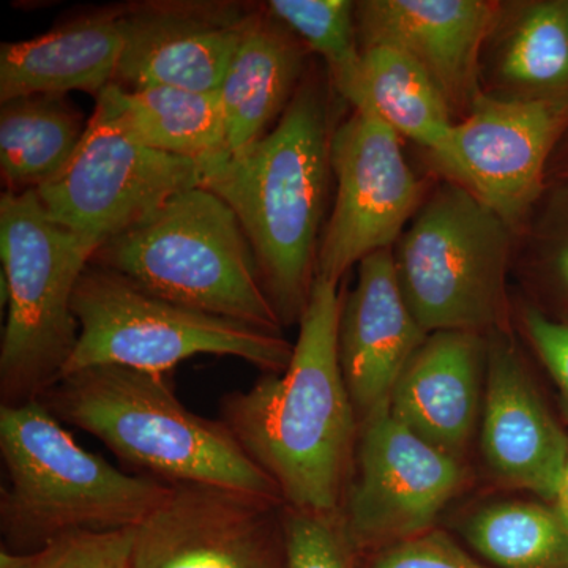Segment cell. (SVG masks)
I'll use <instances>...</instances> for the list:
<instances>
[{
	"mask_svg": "<svg viewBox=\"0 0 568 568\" xmlns=\"http://www.w3.org/2000/svg\"><path fill=\"white\" fill-rule=\"evenodd\" d=\"M308 54L304 41L261 6L219 89L230 155L274 129L304 80Z\"/></svg>",
	"mask_w": 568,
	"mask_h": 568,
	"instance_id": "cell-20",
	"label": "cell"
},
{
	"mask_svg": "<svg viewBox=\"0 0 568 568\" xmlns=\"http://www.w3.org/2000/svg\"><path fill=\"white\" fill-rule=\"evenodd\" d=\"M73 313L80 338L61 377L100 365L168 375L203 354L283 373L294 353L283 335L175 305L92 263L74 290Z\"/></svg>",
	"mask_w": 568,
	"mask_h": 568,
	"instance_id": "cell-8",
	"label": "cell"
},
{
	"mask_svg": "<svg viewBox=\"0 0 568 568\" xmlns=\"http://www.w3.org/2000/svg\"><path fill=\"white\" fill-rule=\"evenodd\" d=\"M515 261L568 308V182L548 181L517 233Z\"/></svg>",
	"mask_w": 568,
	"mask_h": 568,
	"instance_id": "cell-27",
	"label": "cell"
},
{
	"mask_svg": "<svg viewBox=\"0 0 568 568\" xmlns=\"http://www.w3.org/2000/svg\"><path fill=\"white\" fill-rule=\"evenodd\" d=\"M552 504H555V506L562 511L564 517L568 519V462L566 470H564L562 474V480H560L558 495H556L555 503Z\"/></svg>",
	"mask_w": 568,
	"mask_h": 568,
	"instance_id": "cell-33",
	"label": "cell"
},
{
	"mask_svg": "<svg viewBox=\"0 0 568 568\" xmlns=\"http://www.w3.org/2000/svg\"><path fill=\"white\" fill-rule=\"evenodd\" d=\"M568 132V93L503 100L481 93L429 152L435 173L457 183L518 233L547 189L552 153Z\"/></svg>",
	"mask_w": 568,
	"mask_h": 568,
	"instance_id": "cell-10",
	"label": "cell"
},
{
	"mask_svg": "<svg viewBox=\"0 0 568 568\" xmlns=\"http://www.w3.org/2000/svg\"><path fill=\"white\" fill-rule=\"evenodd\" d=\"M89 121L67 95L39 93L2 103L0 170L10 192L39 190L73 159Z\"/></svg>",
	"mask_w": 568,
	"mask_h": 568,
	"instance_id": "cell-24",
	"label": "cell"
},
{
	"mask_svg": "<svg viewBox=\"0 0 568 568\" xmlns=\"http://www.w3.org/2000/svg\"><path fill=\"white\" fill-rule=\"evenodd\" d=\"M361 568H493L440 528L377 549L361 558Z\"/></svg>",
	"mask_w": 568,
	"mask_h": 568,
	"instance_id": "cell-30",
	"label": "cell"
},
{
	"mask_svg": "<svg viewBox=\"0 0 568 568\" xmlns=\"http://www.w3.org/2000/svg\"><path fill=\"white\" fill-rule=\"evenodd\" d=\"M519 324L534 353L568 398V324L530 305L523 306Z\"/></svg>",
	"mask_w": 568,
	"mask_h": 568,
	"instance_id": "cell-31",
	"label": "cell"
},
{
	"mask_svg": "<svg viewBox=\"0 0 568 568\" xmlns=\"http://www.w3.org/2000/svg\"><path fill=\"white\" fill-rule=\"evenodd\" d=\"M91 263L175 305L283 335L244 227L203 185L104 242Z\"/></svg>",
	"mask_w": 568,
	"mask_h": 568,
	"instance_id": "cell-5",
	"label": "cell"
},
{
	"mask_svg": "<svg viewBox=\"0 0 568 568\" xmlns=\"http://www.w3.org/2000/svg\"><path fill=\"white\" fill-rule=\"evenodd\" d=\"M123 6L78 14L31 40L0 47V102L39 93L99 97L115 82L123 50Z\"/></svg>",
	"mask_w": 568,
	"mask_h": 568,
	"instance_id": "cell-19",
	"label": "cell"
},
{
	"mask_svg": "<svg viewBox=\"0 0 568 568\" xmlns=\"http://www.w3.org/2000/svg\"><path fill=\"white\" fill-rule=\"evenodd\" d=\"M548 181L568 182V132L559 142L548 168Z\"/></svg>",
	"mask_w": 568,
	"mask_h": 568,
	"instance_id": "cell-32",
	"label": "cell"
},
{
	"mask_svg": "<svg viewBox=\"0 0 568 568\" xmlns=\"http://www.w3.org/2000/svg\"><path fill=\"white\" fill-rule=\"evenodd\" d=\"M97 250L55 222L37 190L0 197V406L36 402L62 376L80 338L74 290Z\"/></svg>",
	"mask_w": 568,
	"mask_h": 568,
	"instance_id": "cell-6",
	"label": "cell"
},
{
	"mask_svg": "<svg viewBox=\"0 0 568 568\" xmlns=\"http://www.w3.org/2000/svg\"><path fill=\"white\" fill-rule=\"evenodd\" d=\"M506 7L497 0H362L355 2L358 47L409 55L458 122L484 93L481 58Z\"/></svg>",
	"mask_w": 568,
	"mask_h": 568,
	"instance_id": "cell-15",
	"label": "cell"
},
{
	"mask_svg": "<svg viewBox=\"0 0 568 568\" xmlns=\"http://www.w3.org/2000/svg\"><path fill=\"white\" fill-rule=\"evenodd\" d=\"M566 7H567V17H568V0H566Z\"/></svg>",
	"mask_w": 568,
	"mask_h": 568,
	"instance_id": "cell-34",
	"label": "cell"
},
{
	"mask_svg": "<svg viewBox=\"0 0 568 568\" xmlns=\"http://www.w3.org/2000/svg\"><path fill=\"white\" fill-rule=\"evenodd\" d=\"M342 308L338 284L316 278L290 366L220 402L219 420L293 510H342L353 476L358 418L339 364Z\"/></svg>",
	"mask_w": 568,
	"mask_h": 568,
	"instance_id": "cell-1",
	"label": "cell"
},
{
	"mask_svg": "<svg viewBox=\"0 0 568 568\" xmlns=\"http://www.w3.org/2000/svg\"><path fill=\"white\" fill-rule=\"evenodd\" d=\"M197 185L201 164L142 144L99 95L73 159L37 192L55 222L100 248Z\"/></svg>",
	"mask_w": 568,
	"mask_h": 568,
	"instance_id": "cell-9",
	"label": "cell"
},
{
	"mask_svg": "<svg viewBox=\"0 0 568 568\" xmlns=\"http://www.w3.org/2000/svg\"><path fill=\"white\" fill-rule=\"evenodd\" d=\"M328 78L306 70L274 129L203 170V186L230 205L260 265L283 327L298 324L316 282L332 175Z\"/></svg>",
	"mask_w": 568,
	"mask_h": 568,
	"instance_id": "cell-2",
	"label": "cell"
},
{
	"mask_svg": "<svg viewBox=\"0 0 568 568\" xmlns=\"http://www.w3.org/2000/svg\"><path fill=\"white\" fill-rule=\"evenodd\" d=\"M260 7L233 0H145L123 6L114 84L219 92Z\"/></svg>",
	"mask_w": 568,
	"mask_h": 568,
	"instance_id": "cell-14",
	"label": "cell"
},
{
	"mask_svg": "<svg viewBox=\"0 0 568 568\" xmlns=\"http://www.w3.org/2000/svg\"><path fill=\"white\" fill-rule=\"evenodd\" d=\"M469 480L465 462L444 454L381 407L358 425L353 476L343 500L361 558L437 528Z\"/></svg>",
	"mask_w": 568,
	"mask_h": 568,
	"instance_id": "cell-11",
	"label": "cell"
},
{
	"mask_svg": "<svg viewBox=\"0 0 568 568\" xmlns=\"http://www.w3.org/2000/svg\"><path fill=\"white\" fill-rule=\"evenodd\" d=\"M287 568H361L342 510L332 514L286 507Z\"/></svg>",
	"mask_w": 568,
	"mask_h": 568,
	"instance_id": "cell-29",
	"label": "cell"
},
{
	"mask_svg": "<svg viewBox=\"0 0 568 568\" xmlns=\"http://www.w3.org/2000/svg\"><path fill=\"white\" fill-rule=\"evenodd\" d=\"M134 529L73 534L33 552L2 548L0 568H130Z\"/></svg>",
	"mask_w": 568,
	"mask_h": 568,
	"instance_id": "cell-28",
	"label": "cell"
},
{
	"mask_svg": "<svg viewBox=\"0 0 568 568\" xmlns=\"http://www.w3.org/2000/svg\"><path fill=\"white\" fill-rule=\"evenodd\" d=\"M331 160L335 203L316 278L339 284L369 254L394 248L428 193L407 163L399 134L366 112L353 111L335 126Z\"/></svg>",
	"mask_w": 568,
	"mask_h": 568,
	"instance_id": "cell-12",
	"label": "cell"
},
{
	"mask_svg": "<svg viewBox=\"0 0 568 568\" xmlns=\"http://www.w3.org/2000/svg\"><path fill=\"white\" fill-rule=\"evenodd\" d=\"M480 446L497 484L555 503L568 462V437L549 414L511 332L487 336Z\"/></svg>",
	"mask_w": 568,
	"mask_h": 568,
	"instance_id": "cell-16",
	"label": "cell"
},
{
	"mask_svg": "<svg viewBox=\"0 0 568 568\" xmlns=\"http://www.w3.org/2000/svg\"><path fill=\"white\" fill-rule=\"evenodd\" d=\"M481 58V92L503 100L568 93L566 0L508 2Z\"/></svg>",
	"mask_w": 568,
	"mask_h": 568,
	"instance_id": "cell-21",
	"label": "cell"
},
{
	"mask_svg": "<svg viewBox=\"0 0 568 568\" xmlns=\"http://www.w3.org/2000/svg\"><path fill=\"white\" fill-rule=\"evenodd\" d=\"M354 111L366 112L399 138L435 152L446 141L455 119L432 78L405 52L366 48L353 77L335 89Z\"/></svg>",
	"mask_w": 568,
	"mask_h": 568,
	"instance_id": "cell-22",
	"label": "cell"
},
{
	"mask_svg": "<svg viewBox=\"0 0 568 568\" xmlns=\"http://www.w3.org/2000/svg\"><path fill=\"white\" fill-rule=\"evenodd\" d=\"M462 534L493 568H568V519L545 500L489 504L466 519Z\"/></svg>",
	"mask_w": 568,
	"mask_h": 568,
	"instance_id": "cell-25",
	"label": "cell"
},
{
	"mask_svg": "<svg viewBox=\"0 0 568 568\" xmlns=\"http://www.w3.org/2000/svg\"><path fill=\"white\" fill-rule=\"evenodd\" d=\"M130 568H287L286 504L213 485H171L134 529Z\"/></svg>",
	"mask_w": 568,
	"mask_h": 568,
	"instance_id": "cell-13",
	"label": "cell"
},
{
	"mask_svg": "<svg viewBox=\"0 0 568 568\" xmlns=\"http://www.w3.org/2000/svg\"><path fill=\"white\" fill-rule=\"evenodd\" d=\"M272 17L283 22L325 63L334 89L345 84L361 61L355 2L351 0H271L264 3Z\"/></svg>",
	"mask_w": 568,
	"mask_h": 568,
	"instance_id": "cell-26",
	"label": "cell"
},
{
	"mask_svg": "<svg viewBox=\"0 0 568 568\" xmlns=\"http://www.w3.org/2000/svg\"><path fill=\"white\" fill-rule=\"evenodd\" d=\"M426 336L399 290L394 248L369 254L343 298L338 328L339 364L358 425L390 405L396 383Z\"/></svg>",
	"mask_w": 568,
	"mask_h": 568,
	"instance_id": "cell-17",
	"label": "cell"
},
{
	"mask_svg": "<svg viewBox=\"0 0 568 568\" xmlns=\"http://www.w3.org/2000/svg\"><path fill=\"white\" fill-rule=\"evenodd\" d=\"M39 399L59 422L102 440L140 476L283 500L222 422L182 405L168 375L91 366L55 381Z\"/></svg>",
	"mask_w": 568,
	"mask_h": 568,
	"instance_id": "cell-3",
	"label": "cell"
},
{
	"mask_svg": "<svg viewBox=\"0 0 568 568\" xmlns=\"http://www.w3.org/2000/svg\"><path fill=\"white\" fill-rule=\"evenodd\" d=\"M515 244L514 227L457 183L428 193L394 246L399 290L426 335L511 332Z\"/></svg>",
	"mask_w": 568,
	"mask_h": 568,
	"instance_id": "cell-7",
	"label": "cell"
},
{
	"mask_svg": "<svg viewBox=\"0 0 568 568\" xmlns=\"http://www.w3.org/2000/svg\"><path fill=\"white\" fill-rule=\"evenodd\" d=\"M487 336L436 332L426 336L390 398V413L444 454L465 462L484 405Z\"/></svg>",
	"mask_w": 568,
	"mask_h": 568,
	"instance_id": "cell-18",
	"label": "cell"
},
{
	"mask_svg": "<svg viewBox=\"0 0 568 568\" xmlns=\"http://www.w3.org/2000/svg\"><path fill=\"white\" fill-rule=\"evenodd\" d=\"M100 95L142 144L207 168L230 155L219 92L171 85L125 89L111 84Z\"/></svg>",
	"mask_w": 568,
	"mask_h": 568,
	"instance_id": "cell-23",
	"label": "cell"
},
{
	"mask_svg": "<svg viewBox=\"0 0 568 568\" xmlns=\"http://www.w3.org/2000/svg\"><path fill=\"white\" fill-rule=\"evenodd\" d=\"M2 548L33 552L58 538L134 529L155 510L171 485L129 476L82 448L36 399L0 406Z\"/></svg>",
	"mask_w": 568,
	"mask_h": 568,
	"instance_id": "cell-4",
	"label": "cell"
}]
</instances>
